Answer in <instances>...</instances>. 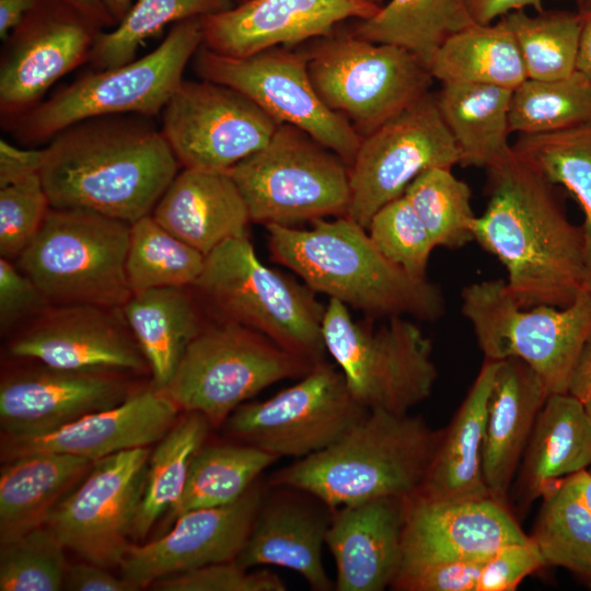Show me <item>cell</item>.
<instances>
[{"label": "cell", "instance_id": "6da1fadb", "mask_svg": "<svg viewBox=\"0 0 591 591\" xmlns=\"http://www.w3.org/2000/svg\"><path fill=\"white\" fill-rule=\"evenodd\" d=\"M488 201L474 241L507 271L506 288L523 308H565L591 289L582 227L566 215L555 186L512 148L486 169Z\"/></svg>", "mask_w": 591, "mask_h": 591}, {"label": "cell", "instance_id": "7a4b0ae2", "mask_svg": "<svg viewBox=\"0 0 591 591\" xmlns=\"http://www.w3.org/2000/svg\"><path fill=\"white\" fill-rule=\"evenodd\" d=\"M161 128L142 115L78 121L44 147L39 176L50 207L94 211L134 223L151 215L178 173Z\"/></svg>", "mask_w": 591, "mask_h": 591}, {"label": "cell", "instance_id": "3957f363", "mask_svg": "<svg viewBox=\"0 0 591 591\" xmlns=\"http://www.w3.org/2000/svg\"><path fill=\"white\" fill-rule=\"evenodd\" d=\"M312 223L266 225L273 258L312 290L371 316L433 322L444 314L440 288L389 260L359 223L347 216Z\"/></svg>", "mask_w": 591, "mask_h": 591}, {"label": "cell", "instance_id": "277c9868", "mask_svg": "<svg viewBox=\"0 0 591 591\" xmlns=\"http://www.w3.org/2000/svg\"><path fill=\"white\" fill-rule=\"evenodd\" d=\"M441 436L419 416L369 410L338 441L275 471L267 483L308 491L332 509L404 498L422 485Z\"/></svg>", "mask_w": 591, "mask_h": 591}, {"label": "cell", "instance_id": "5b68a950", "mask_svg": "<svg viewBox=\"0 0 591 591\" xmlns=\"http://www.w3.org/2000/svg\"><path fill=\"white\" fill-rule=\"evenodd\" d=\"M193 288L222 322L257 331L312 363L324 360L326 306L305 283L264 265L247 235L207 254Z\"/></svg>", "mask_w": 591, "mask_h": 591}, {"label": "cell", "instance_id": "8992f818", "mask_svg": "<svg viewBox=\"0 0 591 591\" xmlns=\"http://www.w3.org/2000/svg\"><path fill=\"white\" fill-rule=\"evenodd\" d=\"M201 45V18L177 22L151 53L79 77L22 116L10 130L23 146L36 148L84 119L130 114L160 116Z\"/></svg>", "mask_w": 591, "mask_h": 591}, {"label": "cell", "instance_id": "52a82bcc", "mask_svg": "<svg viewBox=\"0 0 591 591\" xmlns=\"http://www.w3.org/2000/svg\"><path fill=\"white\" fill-rule=\"evenodd\" d=\"M130 223L76 208L50 207L18 267L50 303L121 308Z\"/></svg>", "mask_w": 591, "mask_h": 591}, {"label": "cell", "instance_id": "ba28073f", "mask_svg": "<svg viewBox=\"0 0 591 591\" xmlns=\"http://www.w3.org/2000/svg\"><path fill=\"white\" fill-rule=\"evenodd\" d=\"M323 337L351 396L366 409L408 414L430 396L438 379L432 344L407 317H390L373 328L329 299Z\"/></svg>", "mask_w": 591, "mask_h": 591}, {"label": "cell", "instance_id": "9c48e42d", "mask_svg": "<svg viewBox=\"0 0 591 591\" xmlns=\"http://www.w3.org/2000/svg\"><path fill=\"white\" fill-rule=\"evenodd\" d=\"M228 172L246 202L251 222L294 227L348 211V164L292 125L280 124L266 146Z\"/></svg>", "mask_w": 591, "mask_h": 591}, {"label": "cell", "instance_id": "30bf717a", "mask_svg": "<svg viewBox=\"0 0 591 591\" xmlns=\"http://www.w3.org/2000/svg\"><path fill=\"white\" fill-rule=\"evenodd\" d=\"M314 364L257 331L221 321L192 339L163 392L179 410L200 413L220 428L240 405L277 382L303 378Z\"/></svg>", "mask_w": 591, "mask_h": 591}, {"label": "cell", "instance_id": "8fae6325", "mask_svg": "<svg viewBox=\"0 0 591 591\" xmlns=\"http://www.w3.org/2000/svg\"><path fill=\"white\" fill-rule=\"evenodd\" d=\"M461 311L485 359L518 358L538 374L551 394L567 392L573 366L591 336V289L565 308H523L505 280H483L463 288Z\"/></svg>", "mask_w": 591, "mask_h": 591}, {"label": "cell", "instance_id": "7c38bea8", "mask_svg": "<svg viewBox=\"0 0 591 591\" xmlns=\"http://www.w3.org/2000/svg\"><path fill=\"white\" fill-rule=\"evenodd\" d=\"M316 39L305 51L311 81L361 137L430 92L429 69L402 47L349 33Z\"/></svg>", "mask_w": 591, "mask_h": 591}, {"label": "cell", "instance_id": "4fadbf2b", "mask_svg": "<svg viewBox=\"0 0 591 591\" xmlns=\"http://www.w3.org/2000/svg\"><path fill=\"white\" fill-rule=\"evenodd\" d=\"M368 412L351 396L339 369L323 360L275 396L243 403L222 427L237 442L279 459H302L338 441Z\"/></svg>", "mask_w": 591, "mask_h": 591}, {"label": "cell", "instance_id": "5bb4252c", "mask_svg": "<svg viewBox=\"0 0 591 591\" xmlns=\"http://www.w3.org/2000/svg\"><path fill=\"white\" fill-rule=\"evenodd\" d=\"M193 68L202 79L230 86L251 99L279 124L296 126L337 153L348 166L361 136L318 96L305 51L280 46L246 57H228L200 46Z\"/></svg>", "mask_w": 591, "mask_h": 591}, {"label": "cell", "instance_id": "9a60e30c", "mask_svg": "<svg viewBox=\"0 0 591 591\" xmlns=\"http://www.w3.org/2000/svg\"><path fill=\"white\" fill-rule=\"evenodd\" d=\"M460 163V151L429 92L361 138L349 165L346 216L367 229L372 216L403 196L420 173Z\"/></svg>", "mask_w": 591, "mask_h": 591}, {"label": "cell", "instance_id": "2e32d148", "mask_svg": "<svg viewBox=\"0 0 591 591\" xmlns=\"http://www.w3.org/2000/svg\"><path fill=\"white\" fill-rule=\"evenodd\" d=\"M151 450H124L93 462L55 506L45 525L82 559L119 566L143 493Z\"/></svg>", "mask_w": 591, "mask_h": 591}, {"label": "cell", "instance_id": "e0dca14e", "mask_svg": "<svg viewBox=\"0 0 591 591\" xmlns=\"http://www.w3.org/2000/svg\"><path fill=\"white\" fill-rule=\"evenodd\" d=\"M160 117L181 166L222 172L266 146L280 125L243 93L202 79L183 80Z\"/></svg>", "mask_w": 591, "mask_h": 591}, {"label": "cell", "instance_id": "ac0fdd59", "mask_svg": "<svg viewBox=\"0 0 591 591\" xmlns=\"http://www.w3.org/2000/svg\"><path fill=\"white\" fill-rule=\"evenodd\" d=\"M103 31L65 0H42L3 40L0 115L11 127L42 103L48 89L88 61Z\"/></svg>", "mask_w": 591, "mask_h": 591}, {"label": "cell", "instance_id": "d6986e66", "mask_svg": "<svg viewBox=\"0 0 591 591\" xmlns=\"http://www.w3.org/2000/svg\"><path fill=\"white\" fill-rule=\"evenodd\" d=\"M530 540L508 502L494 496L439 500L414 493L404 498L399 568L483 559Z\"/></svg>", "mask_w": 591, "mask_h": 591}, {"label": "cell", "instance_id": "ffe728a7", "mask_svg": "<svg viewBox=\"0 0 591 591\" xmlns=\"http://www.w3.org/2000/svg\"><path fill=\"white\" fill-rule=\"evenodd\" d=\"M267 488L257 480L234 502L187 511L172 530L147 544H131L119 567L136 590L166 576L235 560Z\"/></svg>", "mask_w": 591, "mask_h": 591}, {"label": "cell", "instance_id": "44dd1931", "mask_svg": "<svg viewBox=\"0 0 591 591\" xmlns=\"http://www.w3.org/2000/svg\"><path fill=\"white\" fill-rule=\"evenodd\" d=\"M114 310L88 304L47 308L12 340L10 354L66 370H142L146 358Z\"/></svg>", "mask_w": 591, "mask_h": 591}, {"label": "cell", "instance_id": "7402d4cb", "mask_svg": "<svg viewBox=\"0 0 591 591\" xmlns=\"http://www.w3.org/2000/svg\"><path fill=\"white\" fill-rule=\"evenodd\" d=\"M366 0H246L201 18L202 46L228 57H246L333 34L338 23L374 15Z\"/></svg>", "mask_w": 591, "mask_h": 591}, {"label": "cell", "instance_id": "603a6c76", "mask_svg": "<svg viewBox=\"0 0 591 591\" xmlns=\"http://www.w3.org/2000/svg\"><path fill=\"white\" fill-rule=\"evenodd\" d=\"M128 396V384L107 371L44 364L15 372L0 384L1 437L47 433L88 414L114 407Z\"/></svg>", "mask_w": 591, "mask_h": 591}, {"label": "cell", "instance_id": "cb8c5ba5", "mask_svg": "<svg viewBox=\"0 0 591 591\" xmlns=\"http://www.w3.org/2000/svg\"><path fill=\"white\" fill-rule=\"evenodd\" d=\"M333 511L312 494L289 486L267 488L235 561L245 569L273 565L298 572L314 591H331L322 559Z\"/></svg>", "mask_w": 591, "mask_h": 591}, {"label": "cell", "instance_id": "d4e9b609", "mask_svg": "<svg viewBox=\"0 0 591 591\" xmlns=\"http://www.w3.org/2000/svg\"><path fill=\"white\" fill-rule=\"evenodd\" d=\"M178 412L165 392L152 387L47 433L1 437V456L9 461L33 453H63L96 461L162 439L175 424Z\"/></svg>", "mask_w": 591, "mask_h": 591}, {"label": "cell", "instance_id": "484cf974", "mask_svg": "<svg viewBox=\"0 0 591 591\" xmlns=\"http://www.w3.org/2000/svg\"><path fill=\"white\" fill-rule=\"evenodd\" d=\"M404 498H378L334 509L325 545L336 566L335 590L391 588L402 563Z\"/></svg>", "mask_w": 591, "mask_h": 591}, {"label": "cell", "instance_id": "4316f807", "mask_svg": "<svg viewBox=\"0 0 591 591\" xmlns=\"http://www.w3.org/2000/svg\"><path fill=\"white\" fill-rule=\"evenodd\" d=\"M549 395L542 379L524 361H499L487 405L483 445L484 478L494 497L508 502V493Z\"/></svg>", "mask_w": 591, "mask_h": 591}, {"label": "cell", "instance_id": "83f0119b", "mask_svg": "<svg viewBox=\"0 0 591 591\" xmlns=\"http://www.w3.org/2000/svg\"><path fill=\"white\" fill-rule=\"evenodd\" d=\"M151 216L205 256L224 241L247 235L246 202L229 172L183 167Z\"/></svg>", "mask_w": 591, "mask_h": 591}, {"label": "cell", "instance_id": "f1b7e54d", "mask_svg": "<svg viewBox=\"0 0 591 591\" xmlns=\"http://www.w3.org/2000/svg\"><path fill=\"white\" fill-rule=\"evenodd\" d=\"M591 465V418L570 394H551L521 460L513 500L523 514L555 482Z\"/></svg>", "mask_w": 591, "mask_h": 591}, {"label": "cell", "instance_id": "f546056e", "mask_svg": "<svg viewBox=\"0 0 591 591\" xmlns=\"http://www.w3.org/2000/svg\"><path fill=\"white\" fill-rule=\"evenodd\" d=\"M499 361L485 359L442 436L420 488L429 499L462 500L493 496L483 473V445L494 378Z\"/></svg>", "mask_w": 591, "mask_h": 591}, {"label": "cell", "instance_id": "4dcf8cb0", "mask_svg": "<svg viewBox=\"0 0 591 591\" xmlns=\"http://www.w3.org/2000/svg\"><path fill=\"white\" fill-rule=\"evenodd\" d=\"M93 462L63 453H33L5 461L0 471V545L45 525L55 506Z\"/></svg>", "mask_w": 591, "mask_h": 591}, {"label": "cell", "instance_id": "1f68e13d", "mask_svg": "<svg viewBox=\"0 0 591 591\" xmlns=\"http://www.w3.org/2000/svg\"><path fill=\"white\" fill-rule=\"evenodd\" d=\"M121 312L152 374L163 391L187 346L204 327L187 287H162L135 292Z\"/></svg>", "mask_w": 591, "mask_h": 591}, {"label": "cell", "instance_id": "d6a6232c", "mask_svg": "<svg viewBox=\"0 0 591 591\" xmlns=\"http://www.w3.org/2000/svg\"><path fill=\"white\" fill-rule=\"evenodd\" d=\"M512 92L489 84H441L434 96L461 165L488 169L511 152Z\"/></svg>", "mask_w": 591, "mask_h": 591}, {"label": "cell", "instance_id": "836d02e7", "mask_svg": "<svg viewBox=\"0 0 591 591\" xmlns=\"http://www.w3.org/2000/svg\"><path fill=\"white\" fill-rule=\"evenodd\" d=\"M428 69L441 84H489L513 91L528 79L515 38L502 19L473 23L452 35Z\"/></svg>", "mask_w": 591, "mask_h": 591}, {"label": "cell", "instance_id": "e575fe53", "mask_svg": "<svg viewBox=\"0 0 591 591\" xmlns=\"http://www.w3.org/2000/svg\"><path fill=\"white\" fill-rule=\"evenodd\" d=\"M473 23L466 0H390L348 33L402 47L428 68L445 40Z\"/></svg>", "mask_w": 591, "mask_h": 591}, {"label": "cell", "instance_id": "d590c367", "mask_svg": "<svg viewBox=\"0 0 591 591\" xmlns=\"http://www.w3.org/2000/svg\"><path fill=\"white\" fill-rule=\"evenodd\" d=\"M278 460L274 454L237 441L204 444L190 462L183 494L169 509L167 521L174 522L190 510L236 501Z\"/></svg>", "mask_w": 591, "mask_h": 591}, {"label": "cell", "instance_id": "8d00e7d4", "mask_svg": "<svg viewBox=\"0 0 591 591\" xmlns=\"http://www.w3.org/2000/svg\"><path fill=\"white\" fill-rule=\"evenodd\" d=\"M210 428L202 414L186 412L160 439L149 459L143 493L131 529L134 541L143 540L157 520L178 500L190 462L205 444Z\"/></svg>", "mask_w": 591, "mask_h": 591}, {"label": "cell", "instance_id": "74e56055", "mask_svg": "<svg viewBox=\"0 0 591 591\" xmlns=\"http://www.w3.org/2000/svg\"><path fill=\"white\" fill-rule=\"evenodd\" d=\"M512 148L579 202L591 286V124L556 132L519 135Z\"/></svg>", "mask_w": 591, "mask_h": 591}, {"label": "cell", "instance_id": "f35d334b", "mask_svg": "<svg viewBox=\"0 0 591 591\" xmlns=\"http://www.w3.org/2000/svg\"><path fill=\"white\" fill-rule=\"evenodd\" d=\"M205 255L164 229L151 216L130 224L126 275L132 293L162 287H193Z\"/></svg>", "mask_w": 591, "mask_h": 591}, {"label": "cell", "instance_id": "ab89813d", "mask_svg": "<svg viewBox=\"0 0 591 591\" xmlns=\"http://www.w3.org/2000/svg\"><path fill=\"white\" fill-rule=\"evenodd\" d=\"M233 0H136L112 31H101L89 55L92 70L111 69L136 59L146 40L166 25L227 11Z\"/></svg>", "mask_w": 591, "mask_h": 591}, {"label": "cell", "instance_id": "60d3db41", "mask_svg": "<svg viewBox=\"0 0 591 591\" xmlns=\"http://www.w3.org/2000/svg\"><path fill=\"white\" fill-rule=\"evenodd\" d=\"M589 124L591 80L578 71L554 80L526 79L512 92V132L547 134Z\"/></svg>", "mask_w": 591, "mask_h": 591}, {"label": "cell", "instance_id": "b9f144b4", "mask_svg": "<svg viewBox=\"0 0 591 591\" xmlns=\"http://www.w3.org/2000/svg\"><path fill=\"white\" fill-rule=\"evenodd\" d=\"M533 533L545 563L567 569L591 587V512L559 479L542 496Z\"/></svg>", "mask_w": 591, "mask_h": 591}, {"label": "cell", "instance_id": "7bdbcfd3", "mask_svg": "<svg viewBox=\"0 0 591 591\" xmlns=\"http://www.w3.org/2000/svg\"><path fill=\"white\" fill-rule=\"evenodd\" d=\"M500 19L515 38L528 79L554 80L576 71L580 35L578 11L543 10L531 15L519 10Z\"/></svg>", "mask_w": 591, "mask_h": 591}, {"label": "cell", "instance_id": "ee69618b", "mask_svg": "<svg viewBox=\"0 0 591 591\" xmlns=\"http://www.w3.org/2000/svg\"><path fill=\"white\" fill-rule=\"evenodd\" d=\"M429 231L436 246L460 248L474 241L477 216L470 186L452 167H431L420 173L403 195Z\"/></svg>", "mask_w": 591, "mask_h": 591}, {"label": "cell", "instance_id": "f6af8a7d", "mask_svg": "<svg viewBox=\"0 0 591 591\" xmlns=\"http://www.w3.org/2000/svg\"><path fill=\"white\" fill-rule=\"evenodd\" d=\"M65 549L46 525L0 545V590H62L68 567Z\"/></svg>", "mask_w": 591, "mask_h": 591}, {"label": "cell", "instance_id": "bcb514c9", "mask_svg": "<svg viewBox=\"0 0 591 591\" xmlns=\"http://www.w3.org/2000/svg\"><path fill=\"white\" fill-rule=\"evenodd\" d=\"M367 231L389 260L416 279H428L430 255L437 246L404 196L381 207L372 216Z\"/></svg>", "mask_w": 591, "mask_h": 591}, {"label": "cell", "instance_id": "7dc6e473", "mask_svg": "<svg viewBox=\"0 0 591 591\" xmlns=\"http://www.w3.org/2000/svg\"><path fill=\"white\" fill-rule=\"evenodd\" d=\"M50 204L39 174L0 187V254L19 257L40 230Z\"/></svg>", "mask_w": 591, "mask_h": 591}, {"label": "cell", "instance_id": "c3c4849f", "mask_svg": "<svg viewBox=\"0 0 591 591\" xmlns=\"http://www.w3.org/2000/svg\"><path fill=\"white\" fill-rule=\"evenodd\" d=\"M159 591H285L286 583L270 570L248 572L235 560L171 575L151 584Z\"/></svg>", "mask_w": 591, "mask_h": 591}, {"label": "cell", "instance_id": "681fc988", "mask_svg": "<svg viewBox=\"0 0 591 591\" xmlns=\"http://www.w3.org/2000/svg\"><path fill=\"white\" fill-rule=\"evenodd\" d=\"M486 558L399 568L391 588L398 591H477Z\"/></svg>", "mask_w": 591, "mask_h": 591}, {"label": "cell", "instance_id": "f907efd6", "mask_svg": "<svg viewBox=\"0 0 591 591\" xmlns=\"http://www.w3.org/2000/svg\"><path fill=\"white\" fill-rule=\"evenodd\" d=\"M546 563L532 540L503 546L486 558L477 591H514L523 579Z\"/></svg>", "mask_w": 591, "mask_h": 591}, {"label": "cell", "instance_id": "816d5d0a", "mask_svg": "<svg viewBox=\"0 0 591 591\" xmlns=\"http://www.w3.org/2000/svg\"><path fill=\"white\" fill-rule=\"evenodd\" d=\"M48 299L19 267L0 259V327L8 332L15 324L36 317L49 305Z\"/></svg>", "mask_w": 591, "mask_h": 591}, {"label": "cell", "instance_id": "f5cc1de1", "mask_svg": "<svg viewBox=\"0 0 591 591\" xmlns=\"http://www.w3.org/2000/svg\"><path fill=\"white\" fill-rule=\"evenodd\" d=\"M108 568L83 561L67 567L63 590L69 591H135L123 577L112 575Z\"/></svg>", "mask_w": 591, "mask_h": 591}, {"label": "cell", "instance_id": "db71d44e", "mask_svg": "<svg viewBox=\"0 0 591 591\" xmlns=\"http://www.w3.org/2000/svg\"><path fill=\"white\" fill-rule=\"evenodd\" d=\"M44 148L18 147L0 140V187L39 174Z\"/></svg>", "mask_w": 591, "mask_h": 591}, {"label": "cell", "instance_id": "11a10c76", "mask_svg": "<svg viewBox=\"0 0 591 591\" xmlns=\"http://www.w3.org/2000/svg\"><path fill=\"white\" fill-rule=\"evenodd\" d=\"M466 3L474 22L479 24L493 23L512 11L544 10L543 0H466Z\"/></svg>", "mask_w": 591, "mask_h": 591}, {"label": "cell", "instance_id": "9f6ffc18", "mask_svg": "<svg viewBox=\"0 0 591 591\" xmlns=\"http://www.w3.org/2000/svg\"><path fill=\"white\" fill-rule=\"evenodd\" d=\"M567 393L581 403L591 418V336L582 347L573 366Z\"/></svg>", "mask_w": 591, "mask_h": 591}, {"label": "cell", "instance_id": "6f0895ef", "mask_svg": "<svg viewBox=\"0 0 591 591\" xmlns=\"http://www.w3.org/2000/svg\"><path fill=\"white\" fill-rule=\"evenodd\" d=\"M580 35L576 71L591 80V3L578 4Z\"/></svg>", "mask_w": 591, "mask_h": 591}, {"label": "cell", "instance_id": "680465c9", "mask_svg": "<svg viewBox=\"0 0 591 591\" xmlns=\"http://www.w3.org/2000/svg\"><path fill=\"white\" fill-rule=\"evenodd\" d=\"M42 0H0V38L3 42Z\"/></svg>", "mask_w": 591, "mask_h": 591}, {"label": "cell", "instance_id": "91938a15", "mask_svg": "<svg viewBox=\"0 0 591 591\" xmlns=\"http://www.w3.org/2000/svg\"><path fill=\"white\" fill-rule=\"evenodd\" d=\"M100 28L116 26V22L107 11L102 0H65Z\"/></svg>", "mask_w": 591, "mask_h": 591}, {"label": "cell", "instance_id": "94428289", "mask_svg": "<svg viewBox=\"0 0 591 591\" xmlns=\"http://www.w3.org/2000/svg\"><path fill=\"white\" fill-rule=\"evenodd\" d=\"M563 479L573 496L591 512V473L583 470Z\"/></svg>", "mask_w": 591, "mask_h": 591}, {"label": "cell", "instance_id": "6125c7cd", "mask_svg": "<svg viewBox=\"0 0 591 591\" xmlns=\"http://www.w3.org/2000/svg\"><path fill=\"white\" fill-rule=\"evenodd\" d=\"M102 2L115 20L116 25L125 18L132 5V0H102Z\"/></svg>", "mask_w": 591, "mask_h": 591}, {"label": "cell", "instance_id": "be15d7a7", "mask_svg": "<svg viewBox=\"0 0 591 591\" xmlns=\"http://www.w3.org/2000/svg\"><path fill=\"white\" fill-rule=\"evenodd\" d=\"M366 1H368V2H370L372 4H375L378 7H381V5H383L384 0H366Z\"/></svg>", "mask_w": 591, "mask_h": 591}, {"label": "cell", "instance_id": "e7e4bbea", "mask_svg": "<svg viewBox=\"0 0 591 591\" xmlns=\"http://www.w3.org/2000/svg\"><path fill=\"white\" fill-rule=\"evenodd\" d=\"M555 1H565V0H555ZM571 1H575L578 4H583V3H591V0H571Z\"/></svg>", "mask_w": 591, "mask_h": 591}, {"label": "cell", "instance_id": "03108f58", "mask_svg": "<svg viewBox=\"0 0 591 591\" xmlns=\"http://www.w3.org/2000/svg\"><path fill=\"white\" fill-rule=\"evenodd\" d=\"M234 2H237V3H241V2H244L246 0H233Z\"/></svg>", "mask_w": 591, "mask_h": 591}, {"label": "cell", "instance_id": "003e7915", "mask_svg": "<svg viewBox=\"0 0 591 591\" xmlns=\"http://www.w3.org/2000/svg\"><path fill=\"white\" fill-rule=\"evenodd\" d=\"M588 471L591 473V465L589 466Z\"/></svg>", "mask_w": 591, "mask_h": 591}]
</instances>
